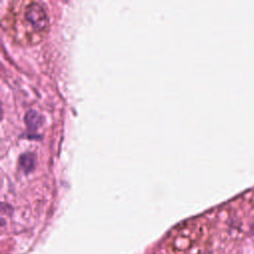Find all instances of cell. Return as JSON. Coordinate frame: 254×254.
Returning a JSON list of instances; mask_svg holds the SVG:
<instances>
[{
  "label": "cell",
  "instance_id": "cell-2",
  "mask_svg": "<svg viewBox=\"0 0 254 254\" xmlns=\"http://www.w3.org/2000/svg\"><path fill=\"white\" fill-rule=\"evenodd\" d=\"M252 233L254 234V223H253V225H252Z\"/></svg>",
  "mask_w": 254,
  "mask_h": 254
},
{
  "label": "cell",
  "instance_id": "cell-1",
  "mask_svg": "<svg viewBox=\"0 0 254 254\" xmlns=\"http://www.w3.org/2000/svg\"><path fill=\"white\" fill-rule=\"evenodd\" d=\"M3 29L22 46L40 43L50 29L46 7L38 1L11 2L2 16Z\"/></svg>",
  "mask_w": 254,
  "mask_h": 254
}]
</instances>
